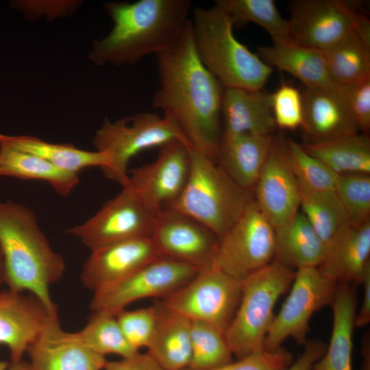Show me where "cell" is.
Instances as JSON below:
<instances>
[{
    "mask_svg": "<svg viewBox=\"0 0 370 370\" xmlns=\"http://www.w3.org/2000/svg\"><path fill=\"white\" fill-rule=\"evenodd\" d=\"M8 362L0 360V370H7Z\"/></svg>",
    "mask_w": 370,
    "mask_h": 370,
    "instance_id": "48",
    "label": "cell"
},
{
    "mask_svg": "<svg viewBox=\"0 0 370 370\" xmlns=\"http://www.w3.org/2000/svg\"><path fill=\"white\" fill-rule=\"evenodd\" d=\"M190 158L184 189L164 208L194 219L220 238L253 200L252 192L241 187L219 164L193 147Z\"/></svg>",
    "mask_w": 370,
    "mask_h": 370,
    "instance_id": "5",
    "label": "cell"
},
{
    "mask_svg": "<svg viewBox=\"0 0 370 370\" xmlns=\"http://www.w3.org/2000/svg\"><path fill=\"white\" fill-rule=\"evenodd\" d=\"M273 141V135L222 134L216 162L237 184L252 192Z\"/></svg>",
    "mask_w": 370,
    "mask_h": 370,
    "instance_id": "24",
    "label": "cell"
},
{
    "mask_svg": "<svg viewBox=\"0 0 370 370\" xmlns=\"http://www.w3.org/2000/svg\"><path fill=\"white\" fill-rule=\"evenodd\" d=\"M3 284H5L4 267L2 254L0 250V286Z\"/></svg>",
    "mask_w": 370,
    "mask_h": 370,
    "instance_id": "47",
    "label": "cell"
},
{
    "mask_svg": "<svg viewBox=\"0 0 370 370\" xmlns=\"http://www.w3.org/2000/svg\"><path fill=\"white\" fill-rule=\"evenodd\" d=\"M291 8L292 40L322 51L356 32L362 14L344 0H297Z\"/></svg>",
    "mask_w": 370,
    "mask_h": 370,
    "instance_id": "13",
    "label": "cell"
},
{
    "mask_svg": "<svg viewBox=\"0 0 370 370\" xmlns=\"http://www.w3.org/2000/svg\"><path fill=\"white\" fill-rule=\"evenodd\" d=\"M150 238L160 257L197 269L213 264L219 240L201 223L166 208L156 213Z\"/></svg>",
    "mask_w": 370,
    "mask_h": 370,
    "instance_id": "15",
    "label": "cell"
},
{
    "mask_svg": "<svg viewBox=\"0 0 370 370\" xmlns=\"http://www.w3.org/2000/svg\"><path fill=\"white\" fill-rule=\"evenodd\" d=\"M215 5L232 18L234 25L252 22L260 26L273 44L293 40L289 21L281 16L273 0H217Z\"/></svg>",
    "mask_w": 370,
    "mask_h": 370,
    "instance_id": "33",
    "label": "cell"
},
{
    "mask_svg": "<svg viewBox=\"0 0 370 370\" xmlns=\"http://www.w3.org/2000/svg\"><path fill=\"white\" fill-rule=\"evenodd\" d=\"M275 230L274 260L291 269L318 267L326 247L302 212Z\"/></svg>",
    "mask_w": 370,
    "mask_h": 370,
    "instance_id": "27",
    "label": "cell"
},
{
    "mask_svg": "<svg viewBox=\"0 0 370 370\" xmlns=\"http://www.w3.org/2000/svg\"><path fill=\"white\" fill-rule=\"evenodd\" d=\"M364 288L361 307L355 317V327L366 326L370 322V269L365 274L362 283Z\"/></svg>",
    "mask_w": 370,
    "mask_h": 370,
    "instance_id": "44",
    "label": "cell"
},
{
    "mask_svg": "<svg viewBox=\"0 0 370 370\" xmlns=\"http://www.w3.org/2000/svg\"><path fill=\"white\" fill-rule=\"evenodd\" d=\"M299 190L301 212L327 249L338 233L349 225L345 209L336 190H310L300 186Z\"/></svg>",
    "mask_w": 370,
    "mask_h": 370,
    "instance_id": "32",
    "label": "cell"
},
{
    "mask_svg": "<svg viewBox=\"0 0 370 370\" xmlns=\"http://www.w3.org/2000/svg\"><path fill=\"white\" fill-rule=\"evenodd\" d=\"M302 127L313 139L322 141L358 134L347 95L303 87Z\"/></svg>",
    "mask_w": 370,
    "mask_h": 370,
    "instance_id": "21",
    "label": "cell"
},
{
    "mask_svg": "<svg viewBox=\"0 0 370 370\" xmlns=\"http://www.w3.org/2000/svg\"><path fill=\"white\" fill-rule=\"evenodd\" d=\"M254 191L257 207L274 229L299 212V184L289 167L280 140L274 139Z\"/></svg>",
    "mask_w": 370,
    "mask_h": 370,
    "instance_id": "16",
    "label": "cell"
},
{
    "mask_svg": "<svg viewBox=\"0 0 370 370\" xmlns=\"http://www.w3.org/2000/svg\"><path fill=\"white\" fill-rule=\"evenodd\" d=\"M0 250L8 289L30 293L50 312H58L50 288L62 277L65 261L52 248L30 208L0 201Z\"/></svg>",
    "mask_w": 370,
    "mask_h": 370,
    "instance_id": "3",
    "label": "cell"
},
{
    "mask_svg": "<svg viewBox=\"0 0 370 370\" xmlns=\"http://www.w3.org/2000/svg\"><path fill=\"white\" fill-rule=\"evenodd\" d=\"M159 257L150 237L117 242L91 251L82 267L80 279L85 287L95 293L124 279Z\"/></svg>",
    "mask_w": 370,
    "mask_h": 370,
    "instance_id": "17",
    "label": "cell"
},
{
    "mask_svg": "<svg viewBox=\"0 0 370 370\" xmlns=\"http://www.w3.org/2000/svg\"><path fill=\"white\" fill-rule=\"evenodd\" d=\"M180 140L190 143L169 118L150 112H140L114 122L105 119L96 132L92 143L97 151L112 154L110 166L101 169L104 176L121 186L128 182V165L138 153ZM191 147V146H190Z\"/></svg>",
    "mask_w": 370,
    "mask_h": 370,
    "instance_id": "7",
    "label": "cell"
},
{
    "mask_svg": "<svg viewBox=\"0 0 370 370\" xmlns=\"http://www.w3.org/2000/svg\"><path fill=\"white\" fill-rule=\"evenodd\" d=\"M156 57L159 86L153 107L177 125L191 147L216 162L224 87L199 59L190 20L177 43Z\"/></svg>",
    "mask_w": 370,
    "mask_h": 370,
    "instance_id": "1",
    "label": "cell"
},
{
    "mask_svg": "<svg viewBox=\"0 0 370 370\" xmlns=\"http://www.w3.org/2000/svg\"><path fill=\"white\" fill-rule=\"evenodd\" d=\"M301 146L338 175L370 174V141L367 135L356 134Z\"/></svg>",
    "mask_w": 370,
    "mask_h": 370,
    "instance_id": "30",
    "label": "cell"
},
{
    "mask_svg": "<svg viewBox=\"0 0 370 370\" xmlns=\"http://www.w3.org/2000/svg\"><path fill=\"white\" fill-rule=\"evenodd\" d=\"M7 370H34L29 362L23 361V360L16 362H10L8 363Z\"/></svg>",
    "mask_w": 370,
    "mask_h": 370,
    "instance_id": "46",
    "label": "cell"
},
{
    "mask_svg": "<svg viewBox=\"0 0 370 370\" xmlns=\"http://www.w3.org/2000/svg\"><path fill=\"white\" fill-rule=\"evenodd\" d=\"M360 354L362 357L360 370H370L369 330H367L362 338Z\"/></svg>",
    "mask_w": 370,
    "mask_h": 370,
    "instance_id": "45",
    "label": "cell"
},
{
    "mask_svg": "<svg viewBox=\"0 0 370 370\" xmlns=\"http://www.w3.org/2000/svg\"><path fill=\"white\" fill-rule=\"evenodd\" d=\"M191 357L185 370H210L233 361L225 332L204 322L190 321Z\"/></svg>",
    "mask_w": 370,
    "mask_h": 370,
    "instance_id": "35",
    "label": "cell"
},
{
    "mask_svg": "<svg viewBox=\"0 0 370 370\" xmlns=\"http://www.w3.org/2000/svg\"><path fill=\"white\" fill-rule=\"evenodd\" d=\"M222 134L272 135L276 128L271 94L260 90L224 88Z\"/></svg>",
    "mask_w": 370,
    "mask_h": 370,
    "instance_id": "23",
    "label": "cell"
},
{
    "mask_svg": "<svg viewBox=\"0 0 370 370\" xmlns=\"http://www.w3.org/2000/svg\"><path fill=\"white\" fill-rule=\"evenodd\" d=\"M192 6L190 0L106 3L113 27L106 36L92 43L88 58L99 66H120L171 49L190 20Z\"/></svg>",
    "mask_w": 370,
    "mask_h": 370,
    "instance_id": "2",
    "label": "cell"
},
{
    "mask_svg": "<svg viewBox=\"0 0 370 370\" xmlns=\"http://www.w3.org/2000/svg\"><path fill=\"white\" fill-rule=\"evenodd\" d=\"M190 147L173 140L160 147L153 162L129 169L127 184L151 210L158 212L182 193L190 171Z\"/></svg>",
    "mask_w": 370,
    "mask_h": 370,
    "instance_id": "14",
    "label": "cell"
},
{
    "mask_svg": "<svg viewBox=\"0 0 370 370\" xmlns=\"http://www.w3.org/2000/svg\"><path fill=\"white\" fill-rule=\"evenodd\" d=\"M116 317L123 335L134 350L139 352L140 348L148 347L157 323L156 304L133 310L125 309Z\"/></svg>",
    "mask_w": 370,
    "mask_h": 370,
    "instance_id": "38",
    "label": "cell"
},
{
    "mask_svg": "<svg viewBox=\"0 0 370 370\" xmlns=\"http://www.w3.org/2000/svg\"><path fill=\"white\" fill-rule=\"evenodd\" d=\"M335 190L351 226L358 227L370 222L369 174L337 175Z\"/></svg>",
    "mask_w": 370,
    "mask_h": 370,
    "instance_id": "37",
    "label": "cell"
},
{
    "mask_svg": "<svg viewBox=\"0 0 370 370\" xmlns=\"http://www.w3.org/2000/svg\"><path fill=\"white\" fill-rule=\"evenodd\" d=\"M0 143L36 155L60 169L75 174L88 167L105 169L112 162L108 151L83 150L73 145L51 143L32 136L0 134Z\"/></svg>",
    "mask_w": 370,
    "mask_h": 370,
    "instance_id": "28",
    "label": "cell"
},
{
    "mask_svg": "<svg viewBox=\"0 0 370 370\" xmlns=\"http://www.w3.org/2000/svg\"><path fill=\"white\" fill-rule=\"evenodd\" d=\"M293 269L273 260L242 281L240 302L225 332L237 359L264 349L278 299L291 288Z\"/></svg>",
    "mask_w": 370,
    "mask_h": 370,
    "instance_id": "6",
    "label": "cell"
},
{
    "mask_svg": "<svg viewBox=\"0 0 370 370\" xmlns=\"http://www.w3.org/2000/svg\"><path fill=\"white\" fill-rule=\"evenodd\" d=\"M195 267L159 257L124 279L93 293L90 308L116 315L127 306L149 297L165 298L197 273Z\"/></svg>",
    "mask_w": 370,
    "mask_h": 370,
    "instance_id": "12",
    "label": "cell"
},
{
    "mask_svg": "<svg viewBox=\"0 0 370 370\" xmlns=\"http://www.w3.org/2000/svg\"><path fill=\"white\" fill-rule=\"evenodd\" d=\"M338 284L321 273L317 267L295 271L289 295L275 315L264 343V349L274 350L292 338L307 342L309 323L314 312L332 304Z\"/></svg>",
    "mask_w": 370,
    "mask_h": 370,
    "instance_id": "10",
    "label": "cell"
},
{
    "mask_svg": "<svg viewBox=\"0 0 370 370\" xmlns=\"http://www.w3.org/2000/svg\"><path fill=\"white\" fill-rule=\"evenodd\" d=\"M293 362L292 354L280 347L256 352L210 370H286Z\"/></svg>",
    "mask_w": 370,
    "mask_h": 370,
    "instance_id": "40",
    "label": "cell"
},
{
    "mask_svg": "<svg viewBox=\"0 0 370 370\" xmlns=\"http://www.w3.org/2000/svg\"><path fill=\"white\" fill-rule=\"evenodd\" d=\"M103 370H165L147 352H138L119 360L107 361Z\"/></svg>",
    "mask_w": 370,
    "mask_h": 370,
    "instance_id": "42",
    "label": "cell"
},
{
    "mask_svg": "<svg viewBox=\"0 0 370 370\" xmlns=\"http://www.w3.org/2000/svg\"><path fill=\"white\" fill-rule=\"evenodd\" d=\"M275 230L254 199L218 240L213 264L243 281L274 260Z\"/></svg>",
    "mask_w": 370,
    "mask_h": 370,
    "instance_id": "9",
    "label": "cell"
},
{
    "mask_svg": "<svg viewBox=\"0 0 370 370\" xmlns=\"http://www.w3.org/2000/svg\"><path fill=\"white\" fill-rule=\"evenodd\" d=\"M75 334L82 345L103 356L114 354L127 358L138 352L126 340L116 315L106 312H93L85 326Z\"/></svg>",
    "mask_w": 370,
    "mask_h": 370,
    "instance_id": "34",
    "label": "cell"
},
{
    "mask_svg": "<svg viewBox=\"0 0 370 370\" xmlns=\"http://www.w3.org/2000/svg\"><path fill=\"white\" fill-rule=\"evenodd\" d=\"M157 323L147 353L165 370H185L191 357L190 321L156 304Z\"/></svg>",
    "mask_w": 370,
    "mask_h": 370,
    "instance_id": "26",
    "label": "cell"
},
{
    "mask_svg": "<svg viewBox=\"0 0 370 370\" xmlns=\"http://www.w3.org/2000/svg\"><path fill=\"white\" fill-rule=\"evenodd\" d=\"M271 108L276 127L292 130L302 126V95L293 85L282 83L271 94Z\"/></svg>",
    "mask_w": 370,
    "mask_h": 370,
    "instance_id": "39",
    "label": "cell"
},
{
    "mask_svg": "<svg viewBox=\"0 0 370 370\" xmlns=\"http://www.w3.org/2000/svg\"><path fill=\"white\" fill-rule=\"evenodd\" d=\"M58 314L30 293L0 292V345L9 349L12 362L22 360L50 317Z\"/></svg>",
    "mask_w": 370,
    "mask_h": 370,
    "instance_id": "19",
    "label": "cell"
},
{
    "mask_svg": "<svg viewBox=\"0 0 370 370\" xmlns=\"http://www.w3.org/2000/svg\"><path fill=\"white\" fill-rule=\"evenodd\" d=\"M190 22L200 60L224 88L262 89L272 68L237 40L234 21L223 10L196 8Z\"/></svg>",
    "mask_w": 370,
    "mask_h": 370,
    "instance_id": "4",
    "label": "cell"
},
{
    "mask_svg": "<svg viewBox=\"0 0 370 370\" xmlns=\"http://www.w3.org/2000/svg\"><path fill=\"white\" fill-rule=\"evenodd\" d=\"M258 55L269 66L287 72L304 87L347 95L345 86L333 79L322 51L293 40L259 47Z\"/></svg>",
    "mask_w": 370,
    "mask_h": 370,
    "instance_id": "20",
    "label": "cell"
},
{
    "mask_svg": "<svg viewBox=\"0 0 370 370\" xmlns=\"http://www.w3.org/2000/svg\"><path fill=\"white\" fill-rule=\"evenodd\" d=\"M334 81L342 86L370 79V42L354 32L323 51Z\"/></svg>",
    "mask_w": 370,
    "mask_h": 370,
    "instance_id": "31",
    "label": "cell"
},
{
    "mask_svg": "<svg viewBox=\"0 0 370 370\" xmlns=\"http://www.w3.org/2000/svg\"><path fill=\"white\" fill-rule=\"evenodd\" d=\"M301 354L286 370H310L323 356L327 345L318 339L308 340Z\"/></svg>",
    "mask_w": 370,
    "mask_h": 370,
    "instance_id": "43",
    "label": "cell"
},
{
    "mask_svg": "<svg viewBox=\"0 0 370 370\" xmlns=\"http://www.w3.org/2000/svg\"><path fill=\"white\" fill-rule=\"evenodd\" d=\"M370 222L344 227L326 249L317 267L322 275L336 284H361L370 269Z\"/></svg>",
    "mask_w": 370,
    "mask_h": 370,
    "instance_id": "22",
    "label": "cell"
},
{
    "mask_svg": "<svg viewBox=\"0 0 370 370\" xmlns=\"http://www.w3.org/2000/svg\"><path fill=\"white\" fill-rule=\"evenodd\" d=\"M92 217L66 230L90 251L126 240L150 237L158 212L126 184Z\"/></svg>",
    "mask_w": 370,
    "mask_h": 370,
    "instance_id": "11",
    "label": "cell"
},
{
    "mask_svg": "<svg viewBox=\"0 0 370 370\" xmlns=\"http://www.w3.org/2000/svg\"><path fill=\"white\" fill-rule=\"evenodd\" d=\"M289 167L301 188L317 191L335 190L337 175L291 140L282 142Z\"/></svg>",
    "mask_w": 370,
    "mask_h": 370,
    "instance_id": "36",
    "label": "cell"
},
{
    "mask_svg": "<svg viewBox=\"0 0 370 370\" xmlns=\"http://www.w3.org/2000/svg\"><path fill=\"white\" fill-rule=\"evenodd\" d=\"M242 282L213 264L201 268L186 284L161 302L190 321L209 323L225 332L238 308Z\"/></svg>",
    "mask_w": 370,
    "mask_h": 370,
    "instance_id": "8",
    "label": "cell"
},
{
    "mask_svg": "<svg viewBox=\"0 0 370 370\" xmlns=\"http://www.w3.org/2000/svg\"><path fill=\"white\" fill-rule=\"evenodd\" d=\"M349 107L359 130H370V79L346 86Z\"/></svg>",
    "mask_w": 370,
    "mask_h": 370,
    "instance_id": "41",
    "label": "cell"
},
{
    "mask_svg": "<svg viewBox=\"0 0 370 370\" xmlns=\"http://www.w3.org/2000/svg\"><path fill=\"white\" fill-rule=\"evenodd\" d=\"M0 176L47 182L62 197L79 183L78 174L60 169L45 159L0 143Z\"/></svg>",
    "mask_w": 370,
    "mask_h": 370,
    "instance_id": "29",
    "label": "cell"
},
{
    "mask_svg": "<svg viewBox=\"0 0 370 370\" xmlns=\"http://www.w3.org/2000/svg\"><path fill=\"white\" fill-rule=\"evenodd\" d=\"M331 306L333 322L330 343L310 370H352L353 332L357 312L354 286L338 284Z\"/></svg>",
    "mask_w": 370,
    "mask_h": 370,
    "instance_id": "25",
    "label": "cell"
},
{
    "mask_svg": "<svg viewBox=\"0 0 370 370\" xmlns=\"http://www.w3.org/2000/svg\"><path fill=\"white\" fill-rule=\"evenodd\" d=\"M27 353L34 370H103L108 361L82 345L75 332L64 331L58 314L50 317Z\"/></svg>",
    "mask_w": 370,
    "mask_h": 370,
    "instance_id": "18",
    "label": "cell"
}]
</instances>
